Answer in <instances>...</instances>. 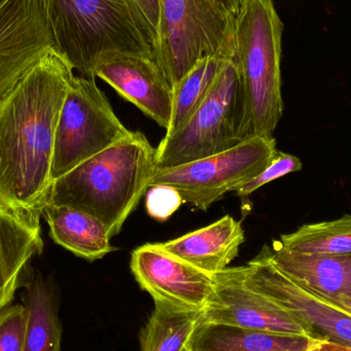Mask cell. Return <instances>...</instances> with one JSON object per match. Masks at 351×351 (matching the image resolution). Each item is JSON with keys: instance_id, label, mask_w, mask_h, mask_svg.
<instances>
[{"instance_id": "1", "label": "cell", "mask_w": 351, "mask_h": 351, "mask_svg": "<svg viewBox=\"0 0 351 351\" xmlns=\"http://www.w3.org/2000/svg\"><path fill=\"white\" fill-rule=\"evenodd\" d=\"M73 71L51 51L0 102V202L34 220L49 200L56 130Z\"/></svg>"}, {"instance_id": "2", "label": "cell", "mask_w": 351, "mask_h": 351, "mask_svg": "<svg viewBox=\"0 0 351 351\" xmlns=\"http://www.w3.org/2000/svg\"><path fill=\"white\" fill-rule=\"evenodd\" d=\"M154 172L156 148L142 132L131 131L55 180L47 204L71 206L96 217L113 237L147 192Z\"/></svg>"}, {"instance_id": "3", "label": "cell", "mask_w": 351, "mask_h": 351, "mask_svg": "<svg viewBox=\"0 0 351 351\" xmlns=\"http://www.w3.org/2000/svg\"><path fill=\"white\" fill-rule=\"evenodd\" d=\"M274 0H243L235 18V61L243 92L241 142L272 136L284 113L282 37Z\"/></svg>"}, {"instance_id": "4", "label": "cell", "mask_w": 351, "mask_h": 351, "mask_svg": "<svg viewBox=\"0 0 351 351\" xmlns=\"http://www.w3.org/2000/svg\"><path fill=\"white\" fill-rule=\"evenodd\" d=\"M58 53L84 77L111 53L154 58L127 0H49Z\"/></svg>"}, {"instance_id": "5", "label": "cell", "mask_w": 351, "mask_h": 351, "mask_svg": "<svg viewBox=\"0 0 351 351\" xmlns=\"http://www.w3.org/2000/svg\"><path fill=\"white\" fill-rule=\"evenodd\" d=\"M234 24L214 0H162L154 61L173 90L200 60L235 51Z\"/></svg>"}, {"instance_id": "6", "label": "cell", "mask_w": 351, "mask_h": 351, "mask_svg": "<svg viewBox=\"0 0 351 351\" xmlns=\"http://www.w3.org/2000/svg\"><path fill=\"white\" fill-rule=\"evenodd\" d=\"M243 119V92L233 57L189 121L156 148V171L195 162L239 145Z\"/></svg>"}, {"instance_id": "7", "label": "cell", "mask_w": 351, "mask_h": 351, "mask_svg": "<svg viewBox=\"0 0 351 351\" xmlns=\"http://www.w3.org/2000/svg\"><path fill=\"white\" fill-rule=\"evenodd\" d=\"M130 133L95 80L74 75L56 130L51 183Z\"/></svg>"}, {"instance_id": "8", "label": "cell", "mask_w": 351, "mask_h": 351, "mask_svg": "<svg viewBox=\"0 0 351 351\" xmlns=\"http://www.w3.org/2000/svg\"><path fill=\"white\" fill-rule=\"evenodd\" d=\"M274 136H260L239 145L174 168L160 169L152 175L150 186L175 188L184 204L194 210H208L227 192L259 174L276 154Z\"/></svg>"}, {"instance_id": "9", "label": "cell", "mask_w": 351, "mask_h": 351, "mask_svg": "<svg viewBox=\"0 0 351 351\" xmlns=\"http://www.w3.org/2000/svg\"><path fill=\"white\" fill-rule=\"evenodd\" d=\"M245 282L322 339L351 348V315L282 271L272 261L267 245L245 265Z\"/></svg>"}, {"instance_id": "10", "label": "cell", "mask_w": 351, "mask_h": 351, "mask_svg": "<svg viewBox=\"0 0 351 351\" xmlns=\"http://www.w3.org/2000/svg\"><path fill=\"white\" fill-rule=\"evenodd\" d=\"M53 51L49 0H0V102Z\"/></svg>"}, {"instance_id": "11", "label": "cell", "mask_w": 351, "mask_h": 351, "mask_svg": "<svg viewBox=\"0 0 351 351\" xmlns=\"http://www.w3.org/2000/svg\"><path fill=\"white\" fill-rule=\"evenodd\" d=\"M213 278L214 291L202 311V321L322 339L311 327L247 286L245 266L227 267Z\"/></svg>"}, {"instance_id": "12", "label": "cell", "mask_w": 351, "mask_h": 351, "mask_svg": "<svg viewBox=\"0 0 351 351\" xmlns=\"http://www.w3.org/2000/svg\"><path fill=\"white\" fill-rule=\"evenodd\" d=\"M130 266L136 282L154 303L202 313L214 291L213 274L168 253L158 243H146L134 250Z\"/></svg>"}, {"instance_id": "13", "label": "cell", "mask_w": 351, "mask_h": 351, "mask_svg": "<svg viewBox=\"0 0 351 351\" xmlns=\"http://www.w3.org/2000/svg\"><path fill=\"white\" fill-rule=\"evenodd\" d=\"M123 99L167 129L173 111V88L154 58L134 53L105 56L94 69Z\"/></svg>"}, {"instance_id": "14", "label": "cell", "mask_w": 351, "mask_h": 351, "mask_svg": "<svg viewBox=\"0 0 351 351\" xmlns=\"http://www.w3.org/2000/svg\"><path fill=\"white\" fill-rule=\"evenodd\" d=\"M43 251L40 221L0 202V299L4 306L12 304L19 289L26 284L32 271L31 260Z\"/></svg>"}, {"instance_id": "15", "label": "cell", "mask_w": 351, "mask_h": 351, "mask_svg": "<svg viewBox=\"0 0 351 351\" xmlns=\"http://www.w3.org/2000/svg\"><path fill=\"white\" fill-rule=\"evenodd\" d=\"M243 241L245 232L241 222L227 215L204 228L158 245L190 265L215 274L226 269L239 256Z\"/></svg>"}, {"instance_id": "16", "label": "cell", "mask_w": 351, "mask_h": 351, "mask_svg": "<svg viewBox=\"0 0 351 351\" xmlns=\"http://www.w3.org/2000/svg\"><path fill=\"white\" fill-rule=\"evenodd\" d=\"M323 339L306 335L276 333L224 324H198L187 351H313Z\"/></svg>"}, {"instance_id": "17", "label": "cell", "mask_w": 351, "mask_h": 351, "mask_svg": "<svg viewBox=\"0 0 351 351\" xmlns=\"http://www.w3.org/2000/svg\"><path fill=\"white\" fill-rule=\"evenodd\" d=\"M49 234L57 245L88 262L117 251L106 226L96 217L63 204H45L43 210Z\"/></svg>"}, {"instance_id": "18", "label": "cell", "mask_w": 351, "mask_h": 351, "mask_svg": "<svg viewBox=\"0 0 351 351\" xmlns=\"http://www.w3.org/2000/svg\"><path fill=\"white\" fill-rule=\"evenodd\" d=\"M270 257L282 271L315 293L351 297V253L306 255L272 243Z\"/></svg>"}, {"instance_id": "19", "label": "cell", "mask_w": 351, "mask_h": 351, "mask_svg": "<svg viewBox=\"0 0 351 351\" xmlns=\"http://www.w3.org/2000/svg\"><path fill=\"white\" fill-rule=\"evenodd\" d=\"M23 304L28 313L24 351H61L60 295L53 278L32 269L26 284Z\"/></svg>"}, {"instance_id": "20", "label": "cell", "mask_w": 351, "mask_h": 351, "mask_svg": "<svg viewBox=\"0 0 351 351\" xmlns=\"http://www.w3.org/2000/svg\"><path fill=\"white\" fill-rule=\"evenodd\" d=\"M234 51H223L200 60L173 90V111L164 138L181 129L208 96L215 80Z\"/></svg>"}, {"instance_id": "21", "label": "cell", "mask_w": 351, "mask_h": 351, "mask_svg": "<svg viewBox=\"0 0 351 351\" xmlns=\"http://www.w3.org/2000/svg\"><path fill=\"white\" fill-rule=\"evenodd\" d=\"M202 319V311H181L156 302L140 332V348L141 351H187L188 341Z\"/></svg>"}, {"instance_id": "22", "label": "cell", "mask_w": 351, "mask_h": 351, "mask_svg": "<svg viewBox=\"0 0 351 351\" xmlns=\"http://www.w3.org/2000/svg\"><path fill=\"white\" fill-rule=\"evenodd\" d=\"M274 245L306 255H342L351 253V215L299 227L280 235Z\"/></svg>"}, {"instance_id": "23", "label": "cell", "mask_w": 351, "mask_h": 351, "mask_svg": "<svg viewBox=\"0 0 351 351\" xmlns=\"http://www.w3.org/2000/svg\"><path fill=\"white\" fill-rule=\"evenodd\" d=\"M302 168L303 165L299 158L278 150L271 162L259 174L235 188L233 192H235L241 199H247L256 190L263 187L266 184L292 173L299 172Z\"/></svg>"}, {"instance_id": "24", "label": "cell", "mask_w": 351, "mask_h": 351, "mask_svg": "<svg viewBox=\"0 0 351 351\" xmlns=\"http://www.w3.org/2000/svg\"><path fill=\"white\" fill-rule=\"evenodd\" d=\"M28 313L23 304L0 311V351H24Z\"/></svg>"}, {"instance_id": "25", "label": "cell", "mask_w": 351, "mask_h": 351, "mask_svg": "<svg viewBox=\"0 0 351 351\" xmlns=\"http://www.w3.org/2000/svg\"><path fill=\"white\" fill-rule=\"evenodd\" d=\"M184 204L175 188L166 185L150 186L146 192V210L150 217L164 222Z\"/></svg>"}, {"instance_id": "26", "label": "cell", "mask_w": 351, "mask_h": 351, "mask_svg": "<svg viewBox=\"0 0 351 351\" xmlns=\"http://www.w3.org/2000/svg\"><path fill=\"white\" fill-rule=\"evenodd\" d=\"M139 23L146 40L156 49L158 38V26H160L162 0H127Z\"/></svg>"}, {"instance_id": "27", "label": "cell", "mask_w": 351, "mask_h": 351, "mask_svg": "<svg viewBox=\"0 0 351 351\" xmlns=\"http://www.w3.org/2000/svg\"><path fill=\"white\" fill-rule=\"evenodd\" d=\"M319 294V293H317ZM319 296L323 297L324 299L331 303L334 306L338 307V308L342 309L346 311V313L351 315V297L348 296H336V297H328L324 296V295L319 294Z\"/></svg>"}, {"instance_id": "28", "label": "cell", "mask_w": 351, "mask_h": 351, "mask_svg": "<svg viewBox=\"0 0 351 351\" xmlns=\"http://www.w3.org/2000/svg\"><path fill=\"white\" fill-rule=\"evenodd\" d=\"M221 8L228 12L230 16L237 18L241 10V3L243 0H214Z\"/></svg>"}, {"instance_id": "29", "label": "cell", "mask_w": 351, "mask_h": 351, "mask_svg": "<svg viewBox=\"0 0 351 351\" xmlns=\"http://www.w3.org/2000/svg\"><path fill=\"white\" fill-rule=\"evenodd\" d=\"M313 351H351L350 346H340V344L334 343V342L324 340L319 348Z\"/></svg>"}, {"instance_id": "30", "label": "cell", "mask_w": 351, "mask_h": 351, "mask_svg": "<svg viewBox=\"0 0 351 351\" xmlns=\"http://www.w3.org/2000/svg\"><path fill=\"white\" fill-rule=\"evenodd\" d=\"M4 304L2 303L1 299H0V311H1L2 308H4Z\"/></svg>"}]
</instances>
